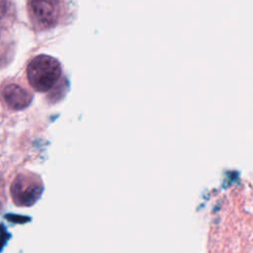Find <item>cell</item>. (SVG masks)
Returning a JSON list of instances; mask_svg holds the SVG:
<instances>
[{
  "mask_svg": "<svg viewBox=\"0 0 253 253\" xmlns=\"http://www.w3.org/2000/svg\"><path fill=\"white\" fill-rule=\"evenodd\" d=\"M61 72L60 62L47 54L35 56L27 66V78L31 87L42 93L47 92L55 85Z\"/></svg>",
  "mask_w": 253,
  "mask_h": 253,
  "instance_id": "cell-1",
  "label": "cell"
},
{
  "mask_svg": "<svg viewBox=\"0 0 253 253\" xmlns=\"http://www.w3.org/2000/svg\"><path fill=\"white\" fill-rule=\"evenodd\" d=\"M43 186L41 178L33 173L18 174L10 187V194L15 205L30 207L41 197Z\"/></svg>",
  "mask_w": 253,
  "mask_h": 253,
  "instance_id": "cell-2",
  "label": "cell"
},
{
  "mask_svg": "<svg viewBox=\"0 0 253 253\" xmlns=\"http://www.w3.org/2000/svg\"><path fill=\"white\" fill-rule=\"evenodd\" d=\"M27 5L31 20L38 29H51L58 23L59 0H28Z\"/></svg>",
  "mask_w": 253,
  "mask_h": 253,
  "instance_id": "cell-3",
  "label": "cell"
},
{
  "mask_svg": "<svg viewBox=\"0 0 253 253\" xmlns=\"http://www.w3.org/2000/svg\"><path fill=\"white\" fill-rule=\"evenodd\" d=\"M1 98L6 106L15 111H21L30 106L32 94L18 84H8L1 90Z\"/></svg>",
  "mask_w": 253,
  "mask_h": 253,
  "instance_id": "cell-4",
  "label": "cell"
},
{
  "mask_svg": "<svg viewBox=\"0 0 253 253\" xmlns=\"http://www.w3.org/2000/svg\"><path fill=\"white\" fill-rule=\"evenodd\" d=\"M13 16V6L9 0H0V32L7 26L9 18Z\"/></svg>",
  "mask_w": 253,
  "mask_h": 253,
  "instance_id": "cell-5",
  "label": "cell"
}]
</instances>
